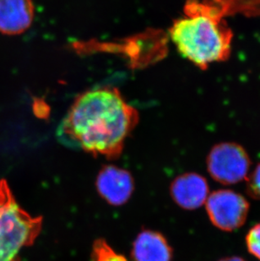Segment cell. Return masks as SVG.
I'll return each instance as SVG.
<instances>
[{
  "label": "cell",
  "mask_w": 260,
  "mask_h": 261,
  "mask_svg": "<svg viewBox=\"0 0 260 261\" xmlns=\"http://www.w3.org/2000/svg\"><path fill=\"white\" fill-rule=\"evenodd\" d=\"M92 261H128L122 254L114 251L104 239H97L93 245Z\"/></svg>",
  "instance_id": "11"
},
{
  "label": "cell",
  "mask_w": 260,
  "mask_h": 261,
  "mask_svg": "<svg viewBox=\"0 0 260 261\" xmlns=\"http://www.w3.org/2000/svg\"><path fill=\"white\" fill-rule=\"evenodd\" d=\"M246 191L251 198L260 200V163L246 177Z\"/></svg>",
  "instance_id": "13"
},
{
  "label": "cell",
  "mask_w": 260,
  "mask_h": 261,
  "mask_svg": "<svg viewBox=\"0 0 260 261\" xmlns=\"http://www.w3.org/2000/svg\"><path fill=\"white\" fill-rule=\"evenodd\" d=\"M246 245L248 252L260 260V223L248 231L246 235Z\"/></svg>",
  "instance_id": "12"
},
{
  "label": "cell",
  "mask_w": 260,
  "mask_h": 261,
  "mask_svg": "<svg viewBox=\"0 0 260 261\" xmlns=\"http://www.w3.org/2000/svg\"><path fill=\"white\" fill-rule=\"evenodd\" d=\"M99 195L112 205L119 206L128 202L135 182L128 171L115 166H106L99 172L96 181Z\"/></svg>",
  "instance_id": "6"
},
{
  "label": "cell",
  "mask_w": 260,
  "mask_h": 261,
  "mask_svg": "<svg viewBox=\"0 0 260 261\" xmlns=\"http://www.w3.org/2000/svg\"><path fill=\"white\" fill-rule=\"evenodd\" d=\"M34 13L32 0H0V33L15 36L25 32Z\"/></svg>",
  "instance_id": "9"
},
{
  "label": "cell",
  "mask_w": 260,
  "mask_h": 261,
  "mask_svg": "<svg viewBox=\"0 0 260 261\" xmlns=\"http://www.w3.org/2000/svg\"><path fill=\"white\" fill-rule=\"evenodd\" d=\"M138 120L137 110L118 89L96 87L77 97L60 123L58 136L68 146L113 159L120 155Z\"/></svg>",
  "instance_id": "1"
},
{
  "label": "cell",
  "mask_w": 260,
  "mask_h": 261,
  "mask_svg": "<svg viewBox=\"0 0 260 261\" xmlns=\"http://www.w3.org/2000/svg\"><path fill=\"white\" fill-rule=\"evenodd\" d=\"M218 261H246L245 259L239 256L226 257Z\"/></svg>",
  "instance_id": "14"
},
{
  "label": "cell",
  "mask_w": 260,
  "mask_h": 261,
  "mask_svg": "<svg viewBox=\"0 0 260 261\" xmlns=\"http://www.w3.org/2000/svg\"><path fill=\"white\" fill-rule=\"evenodd\" d=\"M205 206L211 223L224 232H233L243 227L249 212V203L246 198L230 190L211 193Z\"/></svg>",
  "instance_id": "5"
},
{
  "label": "cell",
  "mask_w": 260,
  "mask_h": 261,
  "mask_svg": "<svg viewBox=\"0 0 260 261\" xmlns=\"http://www.w3.org/2000/svg\"><path fill=\"white\" fill-rule=\"evenodd\" d=\"M184 15L201 13L216 17L235 15L260 17V0H187Z\"/></svg>",
  "instance_id": "7"
},
{
  "label": "cell",
  "mask_w": 260,
  "mask_h": 261,
  "mask_svg": "<svg viewBox=\"0 0 260 261\" xmlns=\"http://www.w3.org/2000/svg\"><path fill=\"white\" fill-rule=\"evenodd\" d=\"M172 249L162 234L151 230L140 232L133 244L135 261H172Z\"/></svg>",
  "instance_id": "10"
},
{
  "label": "cell",
  "mask_w": 260,
  "mask_h": 261,
  "mask_svg": "<svg viewBox=\"0 0 260 261\" xmlns=\"http://www.w3.org/2000/svg\"><path fill=\"white\" fill-rule=\"evenodd\" d=\"M205 177L199 173H188L176 177L170 186L174 202L185 210H195L206 202L210 195Z\"/></svg>",
  "instance_id": "8"
},
{
  "label": "cell",
  "mask_w": 260,
  "mask_h": 261,
  "mask_svg": "<svg viewBox=\"0 0 260 261\" xmlns=\"http://www.w3.org/2000/svg\"><path fill=\"white\" fill-rule=\"evenodd\" d=\"M170 37L178 52L202 70L228 60L233 32L224 18L194 13L175 20Z\"/></svg>",
  "instance_id": "2"
},
{
  "label": "cell",
  "mask_w": 260,
  "mask_h": 261,
  "mask_svg": "<svg viewBox=\"0 0 260 261\" xmlns=\"http://www.w3.org/2000/svg\"><path fill=\"white\" fill-rule=\"evenodd\" d=\"M42 227V217L22 209L8 182L0 180V261H20V250L34 244Z\"/></svg>",
  "instance_id": "3"
},
{
  "label": "cell",
  "mask_w": 260,
  "mask_h": 261,
  "mask_svg": "<svg viewBox=\"0 0 260 261\" xmlns=\"http://www.w3.org/2000/svg\"><path fill=\"white\" fill-rule=\"evenodd\" d=\"M207 170L221 185H231L248 177L251 160L245 149L235 142L214 145L207 156Z\"/></svg>",
  "instance_id": "4"
}]
</instances>
